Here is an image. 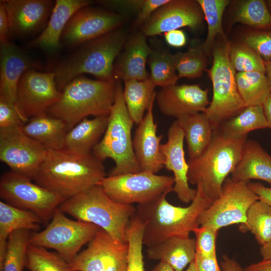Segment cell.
Listing matches in <instances>:
<instances>
[{
    "instance_id": "6da1fadb",
    "label": "cell",
    "mask_w": 271,
    "mask_h": 271,
    "mask_svg": "<svg viewBox=\"0 0 271 271\" xmlns=\"http://www.w3.org/2000/svg\"><path fill=\"white\" fill-rule=\"evenodd\" d=\"M106 177L102 162L92 154L66 149L48 150L33 180L38 185L66 198L98 185Z\"/></svg>"
},
{
    "instance_id": "7a4b0ae2",
    "label": "cell",
    "mask_w": 271,
    "mask_h": 271,
    "mask_svg": "<svg viewBox=\"0 0 271 271\" xmlns=\"http://www.w3.org/2000/svg\"><path fill=\"white\" fill-rule=\"evenodd\" d=\"M196 196L187 207L176 206L166 199V193L150 202L138 204L136 216L143 225V242L148 247L169 238L189 236L199 226L201 214L212 202L196 187Z\"/></svg>"
},
{
    "instance_id": "3957f363",
    "label": "cell",
    "mask_w": 271,
    "mask_h": 271,
    "mask_svg": "<svg viewBox=\"0 0 271 271\" xmlns=\"http://www.w3.org/2000/svg\"><path fill=\"white\" fill-rule=\"evenodd\" d=\"M246 140L247 137L231 138L215 129L203 152L188 161L189 183L200 187L213 202L219 197L225 180L234 170Z\"/></svg>"
},
{
    "instance_id": "277c9868",
    "label": "cell",
    "mask_w": 271,
    "mask_h": 271,
    "mask_svg": "<svg viewBox=\"0 0 271 271\" xmlns=\"http://www.w3.org/2000/svg\"><path fill=\"white\" fill-rule=\"evenodd\" d=\"M117 81L92 80L79 76L61 91L47 113L63 120L68 131L90 115L108 116L114 103Z\"/></svg>"
},
{
    "instance_id": "5b68a950",
    "label": "cell",
    "mask_w": 271,
    "mask_h": 271,
    "mask_svg": "<svg viewBox=\"0 0 271 271\" xmlns=\"http://www.w3.org/2000/svg\"><path fill=\"white\" fill-rule=\"evenodd\" d=\"M126 38L118 28L87 41L55 67V81L61 91L75 78L90 74L98 80L113 79L114 61L125 44Z\"/></svg>"
},
{
    "instance_id": "8992f818",
    "label": "cell",
    "mask_w": 271,
    "mask_h": 271,
    "mask_svg": "<svg viewBox=\"0 0 271 271\" xmlns=\"http://www.w3.org/2000/svg\"><path fill=\"white\" fill-rule=\"evenodd\" d=\"M59 208L76 220L93 224L115 240L127 243L126 230L136 208L110 198L99 185L65 200Z\"/></svg>"
},
{
    "instance_id": "52a82bcc",
    "label": "cell",
    "mask_w": 271,
    "mask_h": 271,
    "mask_svg": "<svg viewBox=\"0 0 271 271\" xmlns=\"http://www.w3.org/2000/svg\"><path fill=\"white\" fill-rule=\"evenodd\" d=\"M121 84L117 82L114 103L108 116L105 131L92 150L101 161L111 159L115 164L109 175H117L141 171L137 160L131 138L134 123L127 111Z\"/></svg>"
},
{
    "instance_id": "ba28073f",
    "label": "cell",
    "mask_w": 271,
    "mask_h": 271,
    "mask_svg": "<svg viewBox=\"0 0 271 271\" xmlns=\"http://www.w3.org/2000/svg\"><path fill=\"white\" fill-rule=\"evenodd\" d=\"M229 48L230 44L226 42L214 49L212 65L208 70L213 97L204 113L215 129L246 107L237 89L236 73L230 61Z\"/></svg>"
},
{
    "instance_id": "9c48e42d",
    "label": "cell",
    "mask_w": 271,
    "mask_h": 271,
    "mask_svg": "<svg viewBox=\"0 0 271 271\" xmlns=\"http://www.w3.org/2000/svg\"><path fill=\"white\" fill-rule=\"evenodd\" d=\"M99 229L93 224L69 219L58 208L46 228L31 233L29 241L32 245L55 250L69 263Z\"/></svg>"
},
{
    "instance_id": "30bf717a",
    "label": "cell",
    "mask_w": 271,
    "mask_h": 271,
    "mask_svg": "<svg viewBox=\"0 0 271 271\" xmlns=\"http://www.w3.org/2000/svg\"><path fill=\"white\" fill-rule=\"evenodd\" d=\"M31 180L12 171L5 172L0 179L1 198L9 204L34 212L47 223L67 198Z\"/></svg>"
},
{
    "instance_id": "8fae6325",
    "label": "cell",
    "mask_w": 271,
    "mask_h": 271,
    "mask_svg": "<svg viewBox=\"0 0 271 271\" xmlns=\"http://www.w3.org/2000/svg\"><path fill=\"white\" fill-rule=\"evenodd\" d=\"M114 201L124 204H145L173 191V176L141 171L105 177L99 184Z\"/></svg>"
},
{
    "instance_id": "7c38bea8",
    "label": "cell",
    "mask_w": 271,
    "mask_h": 271,
    "mask_svg": "<svg viewBox=\"0 0 271 271\" xmlns=\"http://www.w3.org/2000/svg\"><path fill=\"white\" fill-rule=\"evenodd\" d=\"M248 182L227 177L219 197L200 215V226L218 230L234 224H244L247 211L259 197L248 186Z\"/></svg>"
},
{
    "instance_id": "4fadbf2b",
    "label": "cell",
    "mask_w": 271,
    "mask_h": 271,
    "mask_svg": "<svg viewBox=\"0 0 271 271\" xmlns=\"http://www.w3.org/2000/svg\"><path fill=\"white\" fill-rule=\"evenodd\" d=\"M48 152L27 136L22 126L0 129V160L14 172L33 179Z\"/></svg>"
},
{
    "instance_id": "5bb4252c",
    "label": "cell",
    "mask_w": 271,
    "mask_h": 271,
    "mask_svg": "<svg viewBox=\"0 0 271 271\" xmlns=\"http://www.w3.org/2000/svg\"><path fill=\"white\" fill-rule=\"evenodd\" d=\"M61 91L53 72H42L37 69L26 70L17 87L16 105L25 118L46 113L59 99Z\"/></svg>"
},
{
    "instance_id": "9a60e30c",
    "label": "cell",
    "mask_w": 271,
    "mask_h": 271,
    "mask_svg": "<svg viewBox=\"0 0 271 271\" xmlns=\"http://www.w3.org/2000/svg\"><path fill=\"white\" fill-rule=\"evenodd\" d=\"M128 243L114 239L100 228L87 247L69 263L75 271H126Z\"/></svg>"
},
{
    "instance_id": "2e32d148",
    "label": "cell",
    "mask_w": 271,
    "mask_h": 271,
    "mask_svg": "<svg viewBox=\"0 0 271 271\" xmlns=\"http://www.w3.org/2000/svg\"><path fill=\"white\" fill-rule=\"evenodd\" d=\"M87 6L77 11L67 23L61 41L69 47L82 44L118 28L122 15Z\"/></svg>"
},
{
    "instance_id": "e0dca14e",
    "label": "cell",
    "mask_w": 271,
    "mask_h": 271,
    "mask_svg": "<svg viewBox=\"0 0 271 271\" xmlns=\"http://www.w3.org/2000/svg\"><path fill=\"white\" fill-rule=\"evenodd\" d=\"M10 37L26 39L39 35L46 27L55 3L50 0H3Z\"/></svg>"
},
{
    "instance_id": "ac0fdd59",
    "label": "cell",
    "mask_w": 271,
    "mask_h": 271,
    "mask_svg": "<svg viewBox=\"0 0 271 271\" xmlns=\"http://www.w3.org/2000/svg\"><path fill=\"white\" fill-rule=\"evenodd\" d=\"M204 15L197 1L169 0L151 16L143 26L146 36L189 27L197 28L202 24Z\"/></svg>"
},
{
    "instance_id": "d6986e66",
    "label": "cell",
    "mask_w": 271,
    "mask_h": 271,
    "mask_svg": "<svg viewBox=\"0 0 271 271\" xmlns=\"http://www.w3.org/2000/svg\"><path fill=\"white\" fill-rule=\"evenodd\" d=\"M183 131L175 120L168 130L167 141L161 145L164 158V167L173 173V191L182 202L189 203L194 199L197 190L191 188L188 179L189 165L185 157Z\"/></svg>"
},
{
    "instance_id": "ffe728a7",
    "label": "cell",
    "mask_w": 271,
    "mask_h": 271,
    "mask_svg": "<svg viewBox=\"0 0 271 271\" xmlns=\"http://www.w3.org/2000/svg\"><path fill=\"white\" fill-rule=\"evenodd\" d=\"M156 99L163 114L177 118L204 112L210 104L208 89H203L197 84H176L162 88Z\"/></svg>"
},
{
    "instance_id": "44dd1931",
    "label": "cell",
    "mask_w": 271,
    "mask_h": 271,
    "mask_svg": "<svg viewBox=\"0 0 271 271\" xmlns=\"http://www.w3.org/2000/svg\"><path fill=\"white\" fill-rule=\"evenodd\" d=\"M41 67L39 62L14 44H0V99L17 107V87L21 76L28 69Z\"/></svg>"
},
{
    "instance_id": "7402d4cb",
    "label": "cell",
    "mask_w": 271,
    "mask_h": 271,
    "mask_svg": "<svg viewBox=\"0 0 271 271\" xmlns=\"http://www.w3.org/2000/svg\"><path fill=\"white\" fill-rule=\"evenodd\" d=\"M151 104L142 121L138 124L133 138V148L141 171L156 174L164 167V158L161 151L163 135L157 133V124Z\"/></svg>"
},
{
    "instance_id": "603a6c76",
    "label": "cell",
    "mask_w": 271,
    "mask_h": 271,
    "mask_svg": "<svg viewBox=\"0 0 271 271\" xmlns=\"http://www.w3.org/2000/svg\"><path fill=\"white\" fill-rule=\"evenodd\" d=\"M151 52L143 33L132 36L125 44L124 51L114 66V77L124 81L149 78L146 66Z\"/></svg>"
},
{
    "instance_id": "cb8c5ba5",
    "label": "cell",
    "mask_w": 271,
    "mask_h": 271,
    "mask_svg": "<svg viewBox=\"0 0 271 271\" xmlns=\"http://www.w3.org/2000/svg\"><path fill=\"white\" fill-rule=\"evenodd\" d=\"M87 0H57L44 30L30 43L32 47L55 50L60 46L63 31L73 15L79 9L89 6Z\"/></svg>"
},
{
    "instance_id": "d4e9b609",
    "label": "cell",
    "mask_w": 271,
    "mask_h": 271,
    "mask_svg": "<svg viewBox=\"0 0 271 271\" xmlns=\"http://www.w3.org/2000/svg\"><path fill=\"white\" fill-rule=\"evenodd\" d=\"M231 175V178L237 181L260 180L271 186V156L256 141L247 139Z\"/></svg>"
},
{
    "instance_id": "484cf974",
    "label": "cell",
    "mask_w": 271,
    "mask_h": 271,
    "mask_svg": "<svg viewBox=\"0 0 271 271\" xmlns=\"http://www.w3.org/2000/svg\"><path fill=\"white\" fill-rule=\"evenodd\" d=\"M147 254L149 259L159 260L176 271H183L195 259V239L189 236L171 237L148 247Z\"/></svg>"
},
{
    "instance_id": "4316f807",
    "label": "cell",
    "mask_w": 271,
    "mask_h": 271,
    "mask_svg": "<svg viewBox=\"0 0 271 271\" xmlns=\"http://www.w3.org/2000/svg\"><path fill=\"white\" fill-rule=\"evenodd\" d=\"M42 223L34 212L0 201V271L4 266L10 235L21 229L37 231Z\"/></svg>"
},
{
    "instance_id": "83f0119b",
    "label": "cell",
    "mask_w": 271,
    "mask_h": 271,
    "mask_svg": "<svg viewBox=\"0 0 271 271\" xmlns=\"http://www.w3.org/2000/svg\"><path fill=\"white\" fill-rule=\"evenodd\" d=\"M22 129L27 136L48 150L64 149L68 129L65 122L58 118L47 113L33 116L22 126Z\"/></svg>"
},
{
    "instance_id": "f1b7e54d",
    "label": "cell",
    "mask_w": 271,
    "mask_h": 271,
    "mask_svg": "<svg viewBox=\"0 0 271 271\" xmlns=\"http://www.w3.org/2000/svg\"><path fill=\"white\" fill-rule=\"evenodd\" d=\"M108 116L85 118L79 122L67 131L64 149L78 154L91 153L105 131Z\"/></svg>"
},
{
    "instance_id": "f546056e",
    "label": "cell",
    "mask_w": 271,
    "mask_h": 271,
    "mask_svg": "<svg viewBox=\"0 0 271 271\" xmlns=\"http://www.w3.org/2000/svg\"><path fill=\"white\" fill-rule=\"evenodd\" d=\"M177 120L184 134L189 159L197 157L210 143L214 126L204 112L187 114Z\"/></svg>"
},
{
    "instance_id": "4dcf8cb0",
    "label": "cell",
    "mask_w": 271,
    "mask_h": 271,
    "mask_svg": "<svg viewBox=\"0 0 271 271\" xmlns=\"http://www.w3.org/2000/svg\"><path fill=\"white\" fill-rule=\"evenodd\" d=\"M124 84L122 94L127 111L134 123L139 124L145 111L155 101L156 86L150 78L143 80H128Z\"/></svg>"
},
{
    "instance_id": "1f68e13d",
    "label": "cell",
    "mask_w": 271,
    "mask_h": 271,
    "mask_svg": "<svg viewBox=\"0 0 271 271\" xmlns=\"http://www.w3.org/2000/svg\"><path fill=\"white\" fill-rule=\"evenodd\" d=\"M268 128L262 105L246 107L240 113L221 123L216 128L224 135L234 138L247 137L249 132Z\"/></svg>"
},
{
    "instance_id": "d6a6232c",
    "label": "cell",
    "mask_w": 271,
    "mask_h": 271,
    "mask_svg": "<svg viewBox=\"0 0 271 271\" xmlns=\"http://www.w3.org/2000/svg\"><path fill=\"white\" fill-rule=\"evenodd\" d=\"M235 78L237 90L246 107L262 105L271 93L264 72H238Z\"/></svg>"
},
{
    "instance_id": "836d02e7",
    "label": "cell",
    "mask_w": 271,
    "mask_h": 271,
    "mask_svg": "<svg viewBox=\"0 0 271 271\" xmlns=\"http://www.w3.org/2000/svg\"><path fill=\"white\" fill-rule=\"evenodd\" d=\"M242 232L250 231L261 246L271 240V206L258 200L249 208L244 224H240Z\"/></svg>"
},
{
    "instance_id": "e575fe53",
    "label": "cell",
    "mask_w": 271,
    "mask_h": 271,
    "mask_svg": "<svg viewBox=\"0 0 271 271\" xmlns=\"http://www.w3.org/2000/svg\"><path fill=\"white\" fill-rule=\"evenodd\" d=\"M207 24L206 39L201 46L208 54L211 51L216 37L220 35L225 39L222 28L223 13L229 4L228 0H197Z\"/></svg>"
},
{
    "instance_id": "d590c367",
    "label": "cell",
    "mask_w": 271,
    "mask_h": 271,
    "mask_svg": "<svg viewBox=\"0 0 271 271\" xmlns=\"http://www.w3.org/2000/svg\"><path fill=\"white\" fill-rule=\"evenodd\" d=\"M234 21L258 30L271 29V14L263 0L240 2L236 10Z\"/></svg>"
},
{
    "instance_id": "8d00e7d4",
    "label": "cell",
    "mask_w": 271,
    "mask_h": 271,
    "mask_svg": "<svg viewBox=\"0 0 271 271\" xmlns=\"http://www.w3.org/2000/svg\"><path fill=\"white\" fill-rule=\"evenodd\" d=\"M148 62L150 78L156 86L163 88L176 84L179 78L173 54L152 50Z\"/></svg>"
},
{
    "instance_id": "74e56055",
    "label": "cell",
    "mask_w": 271,
    "mask_h": 271,
    "mask_svg": "<svg viewBox=\"0 0 271 271\" xmlns=\"http://www.w3.org/2000/svg\"><path fill=\"white\" fill-rule=\"evenodd\" d=\"M31 234L28 230L21 229L10 235L2 271H23L26 267Z\"/></svg>"
},
{
    "instance_id": "f35d334b",
    "label": "cell",
    "mask_w": 271,
    "mask_h": 271,
    "mask_svg": "<svg viewBox=\"0 0 271 271\" xmlns=\"http://www.w3.org/2000/svg\"><path fill=\"white\" fill-rule=\"evenodd\" d=\"M26 267L29 271H75L57 252L29 244Z\"/></svg>"
},
{
    "instance_id": "ab89813d",
    "label": "cell",
    "mask_w": 271,
    "mask_h": 271,
    "mask_svg": "<svg viewBox=\"0 0 271 271\" xmlns=\"http://www.w3.org/2000/svg\"><path fill=\"white\" fill-rule=\"evenodd\" d=\"M173 55L179 78H199L206 69L207 54L202 46L191 48L185 52Z\"/></svg>"
},
{
    "instance_id": "60d3db41",
    "label": "cell",
    "mask_w": 271,
    "mask_h": 271,
    "mask_svg": "<svg viewBox=\"0 0 271 271\" xmlns=\"http://www.w3.org/2000/svg\"><path fill=\"white\" fill-rule=\"evenodd\" d=\"M143 230L142 223L135 215L129 222L126 233L128 246V262L126 271H144Z\"/></svg>"
},
{
    "instance_id": "b9f144b4",
    "label": "cell",
    "mask_w": 271,
    "mask_h": 271,
    "mask_svg": "<svg viewBox=\"0 0 271 271\" xmlns=\"http://www.w3.org/2000/svg\"><path fill=\"white\" fill-rule=\"evenodd\" d=\"M229 56L235 71L265 73L264 60L252 49L243 44L230 45Z\"/></svg>"
},
{
    "instance_id": "7bdbcfd3",
    "label": "cell",
    "mask_w": 271,
    "mask_h": 271,
    "mask_svg": "<svg viewBox=\"0 0 271 271\" xmlns=\"http://www.w3.org/2000/svg\"><path fill=\"white\" fill-rule=\"evenodd\" d=\"M243 43L264 61L271 60V30L252 31L245 36Z\"/></svg>"
},
{
    "instance_id": "ee69618b",
    "label": "cell",
    "mask_w": 271,
    "mask_h": 271,
    "mask_svg": "<svg viewBox=\"0 0 271 271\" xmlns=\"http://www.w3.org/2000/svg\"><path fill=\"white\" fill-rule=\"evenodd\" d=\"M218 230L211 227L199 226L194 233L196 236V253L204 256L216 255V240Z\"/></svg>"
},
{
    "instance_id": "f6af8a7d",
    "label": "cell",
    "mask_w": 271,
    "mask_h": 271,
    "mask_svg": "<svg viewBox=\"0 0 271 271\" xmlns=\"http://www.w3.org/2000/svg\"><path fill=\"white\" fill-rule=\"evenodd\" d=\"M28 120L20 114L16 106L0 99V129L22 126Z\"/></svg>"
},
{
    "instance_id": "bcb514c9",
    "label": "cell",
    "mask_w": 271,
    "mask_h": 271,
    "mask_svg": "<svg viewBox=\"0 0 271 271\" xmlns=\"http://www.w3.org/2000/svg\"><path fill=\"white\" fill-rule=\"evenodd\" d=\"M169 0H133L132 10L138 13L137 23L144 24L161 7Z\"/></svg>"
},
{
    "instance_id": "7dc6e473",
    "label": "cell",
    "mask_w": 271,
    "mask_h": 271,
    "mask_svg": "<svg viewBox=\"0 0 271 271\" xmlns=\"http://www.w3.org/2000/svg\"><path fill=\"white\" fill-rule=\"evenodd\" d=\"M194 262L198 271H221L216 255L207 257L196 253Z\"/></svg>"
},
{
    "instance_id": "c3c4849f",
    "label": "cell",
    "mask_w": 271,
    "mask_h": 271,
    "mask_svg": "<svg viewBox=\"0 0 271 271\" xmlns=\"http://www.w3.org/2000/svg\"><path fill=\"white\" fill-rule=\"evenodd\" d=\"M10 27L8 17L3 0L0 2V44L10 42Z\"/></svg>"
},
{
    "instance_id": "681fc988",
    "label": "cell",
    "mask_w": 271,
    "mask_h": 271,
    "mask_svg": "<svg viewBox=\"0 0 271 271\" xmlns=\"http://www.w3.org/2000/svg\"><path fill=\"white\" fill-rule=\"evenodd\" d=\"M167 43L170 46L180 48L185 45L187 38L184 32L180 29L174 30L164 33Z\"/></svg>"
},
{
    "instance_id": "f907efd6",
    "label": "cell",
    "mask_w": 271,
    "mask_h": 271,
    "mask_svg": "<svg viewBox=\"0 0 271 271\" xmlns=\"http://www.w3.org/2000/svg\"><path fill=\"white\" fill-rule=\"evenodd\" d=\"M248 187L263 201L271 206V187H267L259 183H247Z\"/></svg>"
},
{
    "instance_id": "816d5d0a",
    "label": "cell",
    "mask_w": 271,
    "mask_h": 271,
    "mask_svg": "<svg viewBox=\"0 0 271 271\" xmlns=\"http://www.w3.org/2000/svg\"><path fill=\"white\" fill-rule=\"evenodd\" d=\"M221 271H245L234 259L224 255L221 262Z\"/></svg>"
},
{
    "instance_id": "f5cc1de1",
    "label": "cell",
    "mask_w": 271,
    "mask_h": 271,
    "mask_svg": "<svg viewBox=\"0 0 271 271\" xmlns=\"http://www.w3.org/2000/svg\"><path fill=\"white\" fill-rule=\"evenodd\" d=\"M245 271H271V260H262L253 263L244 268Z\"/></svg>"
},
{
    "instance_id": "db71d44e",
    "label": "cell",
    "mask_w": 271,
    "mask_h": 271,
    "mask_svg": "<svg viewBox=\"0 0 271 271\" xmlns=\"http://www.w3.org/2000/svg\"><path fill=\"white\" fill-rule=\"evenodd\" d=\"M262 106L268 124V128H271V93L265 99Z\"/></svg>"
},
{
    "instance_id": "11a10c76",
    "label": "cell",
    "mask_w": 271,
    "mask_h": 271,
    "mask_svg": "<svg viewBox=\"0 0 271 271\" xmlns=\"http://www.w3.org/2000/svg\"><path fill=\"white\" fill-rule=\"evenodd\" d=\"M260 254L262 260H271V240L260 246Z\"/></svg>"
},
{
    "instance_id": "9f6ffc18",
    "label": "cell",
    "mask_w": 271,
    "mask_h": 271,
    "mask_svg": "<svg viewBox=\"0 0 271 271\" xmlns=\"http://www.w3.org/2000/svg\"><path fill=\"white\" fill-rule=\"evenodd\" d=\"M152 271H176L169 264L160 261Z\"/></svg>"
},
{
    "instance_id": "6f0895ef",
    "label": "cell",
    "mask_w": 271,
    "mask_h": 271,
    "mask_svg": "<svg viewBox=\"0 0 271 271\" xmlns=\"http://www.w3.org/2000/svg\"><path fill=\"white\" fill-rule=\"evenodd\" d=\"M264 64L265 67V75L268 86L271 92V60L264 61Z\"/></svg>"
},
{
    "instance_id": "680465c9",
    "label": "cell",
    "mask_w": 271,
    "mask_h": 271,
    "mask_svg": "<svg viewBox=\"0 0 271 271\" xmlns=\"http://www.w3.org/2000/svg\"><path fill=\"white\" fill-rule=\"evenodd\" d=\"M185 271H198L194 261L190 263L187 269Z\"/></svg>"
},
{
    "instance_id": "91938a15",
    "label": "cell",
    "mask_w": 271,
    "mask_h": 271,
    "mask_svg": "<svg viewBox=\"0 0 271 271\" xmlns=\"http://www.w3.org/2000/svg\"><path fill=\"white\" fill-rule=\"evenodd\" d=\"M268 9L271 14V0L266 1Z\"/></svg>"
}]
</instances>
